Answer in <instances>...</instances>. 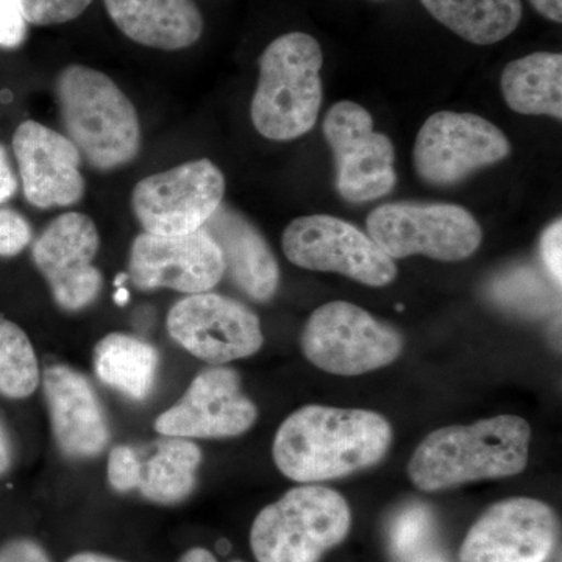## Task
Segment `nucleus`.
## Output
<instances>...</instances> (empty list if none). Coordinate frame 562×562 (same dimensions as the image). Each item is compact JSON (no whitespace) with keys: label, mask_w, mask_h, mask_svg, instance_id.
I'll return each instance as SVG.
<instances>
[{"label":"nucleus","mask_w":562,"mask_h":562,"mask_svg":"<svg viewBox=\"0 0 562 562\" xmlns=\"http://www.w3.org/2000/svg\"><path fill=\"white\" fill-rule=\"evenodd\" d=\"M390 543L394 562H449L439 547L435 520L420 505L408 506L395 517Z\"/></svg>","instance_id":"obj_26"},{"label":"nucleus","mask_w":562,"mask_h":562,"mask_svg":"<svg viewBox=\"0 0 562 562\" xmlns=\"http://www.w3.org/2000/svg\"><path fill=\"white\" fill-rule=\"evenodd\" d=\"M40 379L31 339L20 325L0 316V395L13 401L31 397Z\"/></svg>","instance_id":"obj_25"},{"label":"nucleus","mask_w":562,"mask_h":562,"mask_svg":"<svg viewBox=\"0 0 562 562\" xmlns=\"http://www.w3.org/2000/svg\"><path fill=\"white\" fill-rule=\"evenodd\" d=\"M109 483L121 494L138 491L140 482V457L131 446H116L110 452Z\"/></svg>","instance_id":"obj_28"},{"label":"nucleus","mask_w":562,"mask_h":562,"mask_svg":"<svg viewBox=\"0 0 562 562\" xmlns=\"http://www.w3.org/2000/svg\"><path fill=\"white\" fill-rule=\"evenodd\" d=\"M224 276L222 251L205 228L181 236L143 232L132 244L128 279L138 290L201 294Z\"/></svg>","instance_id":"obj_14"},{"label":"nucleus","mask_w":562,"mask_h":562,"mask_svg":"<svg viewBox=\"0 0 562 562\" xmlns=\"http://www.w3.org/2000/svg\"><path fill=\"white\" fill-rule=\"evenodd\" d=\"M66 562H125L116 560V558L106 557V554L83 552L74 554Z\"/></svg>","instance_id":"obj_37"},{"label":"nucleus","mask_w":562,"mask_h":562,"mask_svg":"<svg viewBox=\"0 0 562 562\" xmlns=\"http://www.w3.org/2000/svg\"><path fill=\"white\" fill-rule=\"evenodd\" d=\"M224 194L225 179L214 162L188 161L140 180L132 192V209L150 235H190L216 213Z\"/></svg>","instance_id":"obj_8"},{"label":"nucleus","mask_w":562,"mask_h":562,"mask_svg":"<svg viewBox=\"0 0 562 562\" xmlns=\"http://www.w3.org/2000/svg\"><path fill=\"white\" fill-rule=\"evenodd\" d=\"M99 246L94 222L76 211L55 217L33 244V261L65 312H80L98 299L102 273L92 261Z\"/></svg>","instance_id":"obj_13"},{"label":"nucleus","mask_w":562,"mask_h":562,"mask_svg":"<svg viewBox=\"0 0 562 562\" xmlns=\"http://www.w3.org/2000/svg\"><path fill=\"white\" fill-rule=\"evenodd\" d=\"M128 301H131V292L125 290L124 286L117 288L116 294H114V303L120 306L127 305Z\"/></svg>","instance_id":"obj_38"},{"label":"nucleus","mask_w":562,"mask_h":562,"mask_svg":"<svg viewBox=\"0 0 562 562\" xmlns=\"http://www.w3.org/2000/svg\"><path fill=\"white\" fill-rule=\"evenodd\" d=\"M422 3L435 20L479 46L505 40L522 20L520 0H422Z\"/></svg>","instance_id":"obj_24"},{"label":"nucleus","mask_w":562,"mask_h":562,"mask_svg":"<svg viewBox=\"0 0 562 562\" xmlns=\"http://www.w3.org/2000/svg\"><path fill=\"white\" fill-rule=\"evenodd\" d=\"M55 90L66 136L92 168L113 171L135 160L140 149L138 113L106 74L68 66Z\"/></svg>","instance_id":"obj_3"},{"label":"nucleus","mask_w":562,"mask_h":562,"mask_svg":"<svg viewBox=\"0 0 562 562\" xmlns=\"http://www.w3.org/2000/svg\"><path fill=\"white\" fill-rule=\"evenodd\" d=\"M52 432L66 457L92 458L110 442V427L101 401L87 376L68 366H50L43 373Z\"/></svg>","instance_id":"obj_18"},{"label":"nucleus","mask_w":562,"mask_h":562,"mask_svg":"<svg viewBox=\"0 0 562 562\" xmlns=\"http://www.w3.org/2000/svg\"><path fill=\"white\" fill-rule=\"evenodd\" d=\"M32 227L18 211L0 209V257H16L32 243Z\"/></svg>","instance_id":"obj_29"},{"label":"nucleus","mask_w":562,"mask_h":562,"mask_svg":"<svg viewBox=\"0 0 562 562\" xmlns=\"http://www.w3.org/2000/svg\"><path fill=\"white\" fill-rule=\"evenodd\" d=\"M322 61L319 43L306 33H286L266 47L250 106L261 136L291 140L312 131L322 105Z\"/></svg>","instance_id":"obj_4"},{"label":"nucleus","mask_w":562,"mask_h":562,"mask_svg":"<svg viewBox=\"0 0 562 562\" xmlns=\"http://www.w3.org/2000/svg\"><path fill=\"white\" fill-rule=\"evenodd\" d=\"M27 38V22L16 0H0V47L16 49Z\"/></svg>","instance_id":"obj_30"},{"label":"nucleus","mask_w":562,"mask_h":562,"mask_svg":"<svg viewBox=\"0 0 562 562\" xmlns=\"http://www.w3.org/2000/svg\"><path fill=\"white\" fill-rule=\"evenodd\" d=\"M502 92L516 113L562 120V55L536 52L509 63L502 74Z\"/></svg>","instance_id":"obj_21"},{"label":"nucleus","mask_w":562,"mask_h":562,"mask_svg":"<svg viewBox=\"0 0 562 562\" xmlns=\"http://www.w3.org/2000/svg\"><path fill=\"white\" fill-rule=\"evenodd\" d=\"M557 542V519L546 503L509 498L473 524L460 562H546Z\"/></svg>","instance_id":"obj_16"},{"label":"nucleus","mask_w":562,"mask_h":562,"mask_svg":"<svg viewBox=\"0 0 562 562\" xmlns=\"http://www.w3.org/2000/svg\"><path fill=\"white\" fill-rule=\"evenodd\" d=\"M302 350L316 368L335 375H362L390 366L403 351L401 333L353 303H325L310 316Z\"/></svg>","instance_id":"obj_6"},{"label":"nucleus","mask_w":562,"mask_h":562,"mask_svg":"<svg viewBox=\"0 0 562 562\" xmlns=\"http://www.w3.org/2000/svg\"><path fill=\"white\" fill-rule=\"evenodd\" d=\"M11 465V443L5 427L0 422V475L9 471Z\"/></svg>","instance_id":"obj_35"},{"label":"nucleus","mask_w":562,"mask_h":562,"mask_svg":"<svg viewBox=\"0 0 562 562\" xmlns=\"http://www.w3.org/2000/svg\"><path fill=\"white\" fill-rule=\"evenodd\" d=\"M92 0H16L22 18L27 24L58 25L83 14Z\"/></svg>","instance_id":"obj_27"},{"label":"nucleus","mask_w":562,"mask_h":562,"mask_svg":"<svg viewBox=\"0 0 562 562\" xmlns=\"http://www.w3.org/2000/svg\"><path fill=\"white\" fill-rule=\"evenodd\" d=\"M346 498L330 487L306 484L266 506L250 530L258 562H319L350 530Z\"/></svg>","instance_id":"obj_5"},{"label":"nucleus","mask_w":562,"mask_h":562,"mask_svg":"<svg viewBox=\"0 0 562 562\" xmlns=\"http://www.w3.org/2000/svg\"><path fill=\"white\" fill-rule=\"evenodd\" d=\"M168 331L184 350L214 366L249 358L265 342L257 314L213 292L177 302L169 312Z\"/></svg>","instance_id":"obj_12"},{"label":"nucleus","mask_w":562,"mask_h":562,"mask_svg":"<svg viewBox=\"0 0 562 562\" xmlns=\"http://www.w3.org/2000/svg\"><path fill=\"white\" fill-rule=\"evenodd\" d=\"M233 562H241V561H233Z\"/></svg>","instance_id":"obj_39"},{"label":"nucleus","mask_w":562,"mask_h":562,"mask_svg":"<svg viewBox=\"0 0 562 562\" xmlns=\"http://www.w3.org/2000/svg\"><path fill=\"white\" fill-rule=\"evenodd\" d=\"M224 258L225 273L251 301H271L279 290L276 255L255 225L243 214L221 205L203 225Z\"/></svg>","instance_id":"obj_19"},{"label":"nucleus","mask_w":562,"mask_h":562,"mask_svg":"<svg viewBox=\"0 0 562 562\" xmlns=\"http://www.w3.org/2000/svg\"><path fill=\"white\" fill-rule=\"evenodd\" d=\"M391 443L392 427L382 414L310 405L280 425L272 454L284 476L310 484L372 468Z\"/></svg>","instance_id":"obj_1"},{"label":"nucleus","mask_w":562,"mask_h":562,"mask_svg":"<svg viewBox=\"0 0 562 562\" xmlns=\"http://www.w3.org/2000/svg\"><path fill=\"white\" fill-rule=\"evenodd\" d=\"M368 231L392 260L425 255L461 261L472 257L483 239L471 211L450 203H386L369 214Z\"/></svg>","instance_id":"obj_7"},{"label":"nucleus","mask_w":562,"mask_h":562,"mask_svg":"<svg viewBox=\"0 0 562 562\" xmlns=\"http://www.w3.org/2000/svg\"><path fill=\"white\" fill-rule=\"evenodd\" d=\"M179 562H220L216 560L210 550L202 549V547H194V549L188 550L183 557L180 558Z\"/></svg>","instance_id":"obj_36"},{"label":"nucleus","mask_w":562,"mask_h":562,"mask_svg":"<svg viewBox=\"0 0 562 562\" xmlns=\"http://www.w3.org/2000/svg\"><path fill=\"white\" fill-rule=\"evenodd\" d=\"M158 362L160 357L154 346L127 333H110L95 344L92 353L99 380L136 402L150 394Z\"/></svg>","instance_id":"obj_22"},{"label":"nucleus","mask_w":562,"mask_h":562,"mask_svg":"<svg viewBox=\"0 0 562 562\" xmlns=\"http://www.w3.org/2000/svg\"><path fill=\"white\" fill-rule=\"evenodd\" d=\"M562 222L554 221L541 238V258L547 272L552 277L553 283L561 288L562 281Z\"/></svg>","instance_id":"obj_31"},{"label":"nucleus","mask_w":562,"mask_h":562,"mask_svg":"<svg viewBox=\"0 0 562 562\" xmlns=\"http://www.w3.org/2000/svg\"><path fill=\"white\" fill-rule=\"evenodd\" d=\"M509 151L505 133L479 114L439 111L417 133L414 168L425 183L449 187L505 160Z\"/></svg>","instance_id":"obj_10"},{"label":"nucleus","mask_w":562,"mask_h":562,"mask_svg":"<svg viewBox=\"0 0 562 562\" xmlns=\"http://www.w3.org/2000/svg\"><path fill=\"white\" fill-rule=\"evenodd\" d=\"M530 2L539 13L549 18L550 21H562V0H530Z\"/></svg>","instance_id":"obj_34"},{"label":"nucleus","mask_w":562,"mask_h":562,"mask_svg":"<svg viewBox=\"0 0 562 562\" xmlns=\"http://www.w3.org/2000/svg\"><path fill=\"white\" fill-rule=\"evenodd\" d=\"M530 441V424L509 414L439 428L414 452L409 480L420 491L431 492L517 475L527 468Z\"/></svg>","instance_id":"obj_2"},{"label":"nucleus","mask_w":562,"mask_h":562,"mask_svg":"<svg viewBox=\"0 0 562 562\" xmlns=\"http://www.w3.org/2000/svg\"><path fill=\"white\" fill-rule=\"evenodd\" d=\"M154 453L140 460L138 491L146 501L157 505H179L195 487L202 452L184 438L160 439L154 443Z\"/></svg>","instance_id":"obj_23"},{"label":"nucleus","mask_w":562,"mask_h":562,"mask_svg":"<svg viewBox=\"0 0 562 562\" xmlns=\"http://www.w3.org/2000/svg\"><path fill=\"white\" fill-rule=\"evenodd\" d=\"M13 151L25 201L35 209H66L81 201V154L68 136L25 121L14 132Z\"/></svg>","instance_id":"obj_17"},{"label":"nucleus","mask_w":562,"mask_h":562,"mask_svg":"<svg viewBox=\"0 0 562 562\" xmlns=\"http://www.w3.org/2000/svg\"><path fill=\"white\" fill-rule=\"evenodd\" d=\"M18 191V179L9 158L5 146L0 144V203L9 202Z\"/></svg>","instance_id":"obj_33"},{"label":"nucleus","mask_w":562,"mask_h":562,"mask_svg":"<svg viewBox=\"0 0 562 562\" xmlns=\"http://www.w3.org/2000/svg\"><path fill=\"white\" fill-rule=\"evenodd\" d=\"M324 136L335 157L336 188L344 201H375L394 190V146L386 135L373 132L364 106L350 101L333 105L324 120Z\"/></svg>","instance_id":"obj_11"},{"label":"nucleus","mask_w":562,"mask_h":562,"mask_svg":"<svg viewBox=\"0 0 562 562\" xmlns=\"http://www.w3.org/2000/svg\"><path fill=\"white\" fill-rule=\"evenodd\" d=\"M103 2L116 27L143 46L161 50L187 49L202 36V14L192 0Z\"/></svg>","instance_id":"obj_20"},{"label":"nucleus","mask_w":562,"mask_h":562,"mask_svg":"<svg viewBox=\"0 0 562 562\" xmlns=\"http://www.w3.org/2000/svg\"><path fill=\"white\" fill-rule=\"evenodd\" d=\"M0 562H50L46 550L32 539H13L0 547Z\"/></svg>","instance_id":"obj_32"},{"label":"nucleus","mask_w":562,"mask_h":562,"mask_svg":"<svg viewBox=\"0 0 562 562\" xmlns=\"http://www.w3.org/2000/svg\"><path fill=\"white\" fill-rule=\"evenodd\" d=\"M257 419L258 408L244 394L238 372L216 366L199 373L154 427L168 438H235L250 430Z\"/></svg>","instance_id":"obj_15"},{"label":"nucleus","mask_w":562,"mask_h":562,"mask_svg":"<svg viewBox=\"0 0 562 562\" xmlns=\"http://www.w3.org/2000/svg\"><path fill=\"white\" fill-rule=\"evenodd\" d=\"M288 260L308 271L336 272L368 286L382 288L397 277V266L371 236L327 214L294 220L283 233Z\"/></svg>","instance_id":"obj_9"}]
</instances>
